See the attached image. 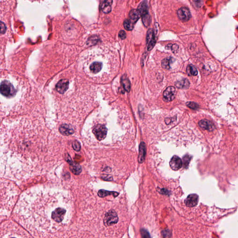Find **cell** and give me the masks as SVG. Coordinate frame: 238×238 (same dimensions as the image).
Segmentation results:
<instances>
[{"label":"cell","instance_id":"9c48e42d","mask_svg":"<svg viewBox=\"0 0 238 238\" xmlns=\"http://www.w3.org/2000/svg\"><path fill=\"white\" fill-rule=\"evenodd\" d=\"M199 201V196L196 194H191L188 195L185 200L187 206L192 207L196 206Z\"/></svg>","mask_w":238,"mask_h":238},{"label":"cell","instance_id":"5b68a950","mask_svg":"<svg viewBox=\"0 0 238 238\" xmlns=\"http://www.w3.org/2000/svg\"><path fill=\"white\" fill-rule=\"evenodd\" d=\"M175 88L173 87H169L163 93V99L166 102H171L175 98Z\"/></svg>","mask_w":238,"mask_h":238},{"label":"cell","instance_id":"484cf974","mask_svg":"<svg viewBox=\"0 0 238 238\" xmlns=\"http://www.w3.org/2000/svg\"><path fill=\"white\" fill-rule=\"evenodd\" d=\"M186 105L188 108L193 109H194V110L197 109L199 107V105L196 103L194 102H188L186 103Z\"/></svg>","mask_w":238,"mask_h":238},{"label":"cell","instance_id":"d4e9b609","mask_svg":"<svg viewBox=\"0 0 238 238\" xmlns=\"http://www.w3.org/2000/svg\"><path fill=\"white\" fill-rule=\"evenodd\" d=\"M142 22L143 23L145 27H148L151 23V17L148 14H146L145 16H143Z\"/></svg>","mask_w":238,"mask_h":238},{"label":"cell","instance_id":"603a6c76","mask_svg":"<svg viewBox=\"0 0 238 238\" xmlns=\"http://www.w3.org/2000/svg\"><path fill=\"white\" fill-rule=\"evenodd\" d=\"M172 61V58L171 57L166 58L162 60L161 65L164 69H169L170 68L171 63Z\"/></svg>","mask_w":238,"mask_h":238},{"label":"cell","instance_id":"9a60e30c","mask_svg":"<svg viewBox=\"0 0 238 238\" xmlns=\"http://www.w3.org/2000/svg\"><path fill=\"white\" fill-rule=\"evenodd\" d=\"M113 0H104L102 4V9L104 13L108 14L111 11Z\"/></svg>","mask_w":238,"mask_h":238},{"label":"cell","instance_id":"2e32d148","mask_svg":"<svg viewBox=\"0 0 238 238\" xmlns=\"http://www.w3.org/2000/svg\"><path fill=\"white\" fill-rule=\"evenodd\" d=\"M141 14L138 9H133L129 14L130 19L135 24L141 17Z\"/></svg>","mask_w":238,"mask_h":238},{"label":"cell","instance_id":"e0dca14e","mask_svg":"<svg viewBox=\"0 0 238 238\" xmlns=\"http://www.w3.org/2000/svg\"><path fill=\"white\" fill-rule=\"evenodd\" d=\"M102 63L97 62H94L91 64V65L89 67V69L92 73L96 74L102 70Z\"/></svg>","mask_w":238,"mask_h":238},{"label":"cell","instance_id":"5bb4252c","mask_svg":"<svg viewBox=\"0 0 238 238\" xmlns=\"http://www.w3.org/2000/svg\"><path fill=\"white\" fill-rule=\"evenodd\" d=\"M148 2L145 0L140 3V5H139L138 10L140 12L141 16L143 17L148 14Z\"/></svg>","mask_w":238,"mask_h":238},{"label":"cell","instance_id":"ffe728a7","mask_svg":"<svg viewBox=\"0 0 238 238\" xmlns=\"http://www.w3.org/2000/svg\"><path fill=\"white\" fill-rule=\"evenodd\" d=\"M98 195L100 197H105L108 195H113L114 197H116L119 195V193L115 192H111V191H106V190H100L98 193Z\"/></svg>","mask_w":238,"mask_h":238},{"label":"cell","instance_id":"277c9868","mask_svg":"<svg viewBox=\"0 0 238 238\" xmlns=\"http://www.w3.org/2000/svg\"><path fill=\"white\" fill-rule=\"evenodd\" d=\"M1 92L5 96H11L14 95V89L12 84L8 81H3L1 85Z\"/></svg>","mask_w":238,"mask_h":238},{"label":"cell","instance_id":"7c38bea8","mask_svg":"<svg viewBox=\"0 0 238 238\" xmlns=\"http://www.w3.org/2000/svg\"><path fill=\"white\" fill-rule=\"evenodd\" d=\"M199 125L203 130H206L209 131H212L215 129V127L213 123L206 119H203L200 121Z\"/></svg>","mask_w":238,"mask_h":238},{"label":"cell","instance_id":"cb8c5ba5","mask_svg":"<svg viewBox=\"0 0 238 238\" xmlns=\"http://www.w3.org/2000/svg\"><path fill=\"white\" fill-rule=\"evenodd\" d=\"M134 24H135L133 23L130 20L126 19L124 23V27L126 29L131 31L133 29Z\"/></svg>","mask_w":238,"mask_h":238},{"label":"cell","instance_id":"44dd1931","mask_svg":"<svg viewBox=\"0 0 238 238\" xmlns=\"http://www.w3.org/2000/svg\"><path fill=\"white\" fill-rule=\"evenodd\" d=\"M190 83L187 79H183L180 81H177L175 83V86L178 88H187L189 87Z\"/></svg>","mask_w":238,"mask_h":238},{"label":"cell","instance_id":"8fae6325","mask_svg":"<svg viewBox=\"0 0 238 238\" xmlns=\"http://www.w3.org/2000/svg\"><path fill=\"white\" fill-rule=\"evenodd\" d=\"M67 162L70 164V170L74 175H79L82 171V168L78 163L73 162L70 158L67 160Z\"/></svg>","mask_w":238,"mask_h":238},{"label":"cell","instance_id":"f546056e","mask_svg":"<svg viewBox=\"0 0 238 238\" xmlns=\"http://www.w3.org/2000/svg\"><path fill=\"white\" fill-rule=\"evenodd\" d=\"M146 233H147V232H146V231H144V230H143V231H142V237H149V236H148V235L146 234Z\"/></svg>","mask_w":238,"mask_h":238},{"label":"cell","instance_id":"4316f807","mask_svg":"<svg viewBox=\"0 0 238 238\" xmlns=\"http://www.w3.org/2000/svg\"><path fill=\"white\" fill-rule=\"evenodd\" d=\"M72 147L75 151H79L81 150V146L79 142L77 141H74L72 144Z\"/></svg>","mask_w":238,"mask_h":238},{"label":"cell","instance_id":"4fadbf2b","mask_svg":"<svg viewBox=\"0 0 238 238\" xmlns=\"http://www.w3.org/2000/svg\"><path fill=\"white\" fill-rule=\"evenodd\" d=\"M59 131L64 136H69L74 133L75 131L71 126L63 124L60 127Z\"/></svg>","mask_w":238,"mask_h":238},{"label":"cell","instance_id":"52a82bcc","mask_svg":"<svg viewBox=\"0 0 238 238\" xmlns=\"http://www.w3.org/2000/svg\"><path fill=\"white\" fill-rule=\"evenodd\" d=\"M147 42L148 44V50H151L154 47L156 43L155 34L153 29H149L147 33Z\"/></svg>","mask_w":238,"mask_h":238},{"label":"cell","instance_id":"7402d4cb","mask_svg":"<svg viewBox=\"0 0 238 238\" xmlns=\"http://www.w3.org/2000/svg\"><path fill=\"white\" fill-rule=\"evenodd\" d=\"M187 72L189 76H196L198 74L197 69L193 65H189L187 67Z\"/></svg>","mask_w":238,"mask_h":238},{"label":"cell","instance_id":"83f0119b","mask_svg":"<svg viewBox=\"0 0 238 238\" xmlns=\"http://www.w3.org/2000/svg\"><path fill=\"white\" fill-rule=\"evenodd\" d=\"M168 46H169V47H168V48H167V49L171 48V49H172V51L174 53L177 52V50L178 49V46L176 44L173 45H172L171 44H169Z\"/></svg>","mask_w":238,"mask_h":238},{"label":"cell","instance_id":"d6986e66","mask_svg":"<svg viewBox=\"0 0 238 238\" xmlns=\"http://www.w3.org/2000/svg\"><path fill=\"white\" fill-rule=\"evenodd\" d=\"M121 82L125 90L129 92L131 89V83L126 75H124L121 78Z\"/></svg>","mask_w":238,"mask_h":238},{"label":"cell","instance_id":"ba28073f","mask_svg":"<svg viewBox=\"0 0 238 238\" xmlns=\"http://www.w3.org/2000/svg\"><path fill=\"white\" fill-rule=\"evenodd\" d=\"M169 164L172 169L175 171L178 170L182 166V161L181 158L176 155L172 158Z\"/></svg>","mask_w":238,"mask_h":238},{"label":"cell","instance_id":"8992f818","mask_svg":"<svg viewBox=\"0 0 238 238\" xmlns=\"http://www.w3.org/2000/svg\"><path fill=\"white\" fill-rule=\"evenodd\" d=\"M177 14L178 18L182 22H188L191 17L190 11L187 8H182L178 9L177 11Z\"/></svg>","mask_w":238,"mask_h":238},{"label":"cell","instance_id":"6da1fadb","mask_svg":"<svg viewBox=\"0 0 238 238\" xmlns=\"http://www.w3.org/2000/svg\"><path fill=\"white\" fill-rule=\"evenodd\" d=\"M67 213V210L63 207H58L55 208L51 214V218L53 221L57 223L62 222Z\"/></svg>","mask_w":238,"mask_h":238},{"label":"cell","instance_id":"3957f363","mask_svg":"<svg viewBox=\"0 0 238 238\" xmlns=\"http://www.w3.org/2000/svg\"><path fill=\"white\" fill-rule=\"evenodd\" d=\"M93 132L98 140L102 141L107 136V128L103 125L98 124L94 127Z\"/></svg>","mask_w":238,"mask_h":238},{"label":"cell","instance_id":"f1b7e54d","mask_svg":"<svg viewBox=\"0 0 238 238\" xmlns=\"http://www.w3.org/2000/svg\"><path fill=\"white\" fill-rule=\"evenodd\" d=\"M119 36L122 40H124L126 38V34L124 30H121L119 33Z\"/></svg>","mask_w":238,"mask_h":238},{"label":"cell","instance_id":"ac0fdd59","mask_svg":"<svg viewBox=\"0 0 238 238\" xmlns=\"http://www.w3.org/2000/svg\"><path fill=\"white\" fill-rule=\"evenodd\" d=\"M139 148V162L142 163L145 160L146 155V148L145 143L143 142H141Z\"/></svg>","mask_w":238,"mask_h":238},{"label":"cell","instance_id":"30bf717a","mask_svg":"<svg viewBox=\"0 0 238 238\" xmlns=\"http://www.w3.org/2000/svg\"><path fill=\"white\" fill-rule=\"evenodd\" d=\"M69 86V81L66 79H63L61 80L58 82L56 86V88L59 93L63 94L67 90Z\"/></svg>","mask_w":238,"mask_h":238},{"label":"cell","instance_id":"7a4b0ae2","mask_svg":"<svg viewBox=\"0 0 238 238\" xmlns=\"http://www.w3.org/2000/svg\"><path fill=\"white\" fill-rule=\"evenodd\" d=\"M119 221L117 213L114 210H110L106 213L104 219V223L106 226H110L115 224Z\"/></svg>","mask_w":238,"mask_h":238}]
</instances>
